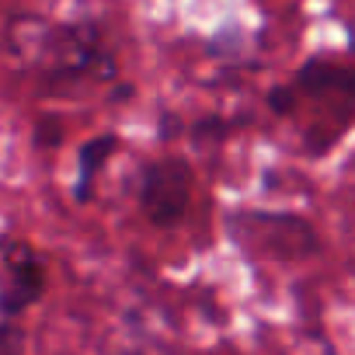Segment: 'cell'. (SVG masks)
I'll return each instance as SVG.
<instances>
[{
	"label": "cell",
	"instance_id": "9c48e42d",
	"mask_svg": "<svg viewBox=\"0 0 355 355\" xmlns=\"http://www.w3.org/2000/svg\"><path fill=\"white\" fill-rule=\"evenodd\" d=\"M0 355H25V327L18 317H4L0 324Z\"/></svg>",
	"mask_w": 355,
	"mask_h": 355
},
{
	"label": "cell",
	"instance_id": "6da1fadb",
	"mask_svg": "<svg viewBox=\"0 0 355 355\" xmlns=\"http://www.w3.org/2000/svg\"><path fill=\"white\" fill-rule=\"evenodd\" d=\"M119 77L115 49L108 46L98 21H63L49 25L39 39V80L46 91H63L77 80H112Z\"/></svg>",
	"mask_w": 355,
	"mask_h": 355
},
{
	"label": "cell",
	"instance_id": "8992f818",
	"mask_svg": "<svg viewBox=\"0 0 355 355\" xmlns=\"http://www.w3.org/2000/svg\"><path fill=\"white\" fill-rule=\"evenodd\" d=\"M119 150V132H98L91 139H84V146L77 150V178H73V202L87 206L94 199V185L98 174L105 171V164L112 160V153Z\"/></svg>",
	"mask_w": 355,
	"mask_h": 355
},
{
	"label": "cell",
	"instance_id": "52a82bcc",
	"mask_svg": "<svg viewBox=\"0 0 355 355\" xmlns=\"http://www.w3.org/2000/svg\"><path fill=\"white\" fill-rule=\"evenodd\" d=\"M300 91L293 87V84H279V87H268V94H265V105H268V112L272 115H293L296 108H300Z\"/></svg>",
	"mask_w": 355,
	"mask_h": 355
},
{
	"label": "cell",
	"instance_id": "ba28073f",
	"mask_svg": "<svg viewBox=\"0 0 355 355\" xmlns=\"http://www.w3.org/2000/svg\"><path fill=\"white\" fill-rule=\"evenodd\" d=\"M63 143V125L56 122V115H42L32 125V146L35 150H56Z\"/></svg>",
	"mask_w": 355,
	"mask_h": 355
},
{
	"label": "cell",
	"instance_id": "5b68a950",
	"mask_svg": "<svg viewBox=\"0 0 355 355\" xmlns=\"http://www.w3.org/2000/svg\"><path fill=\"white\" fill-rule=\"evenodd\" d=\"M303 101H334L355 119V70L327 56H310L289 80Z\"/></svg>",
	"mask_w": 355,
	"mask_h": 355
},
{
	"label": "cell",
	"instance_id": "8fae6325",
	"mask_svg": "<svg viewBox=\"0 0 355 355\" xmlns=\"http://www.w3.org/2000/svg\"><path fill=\"white\" fill-rule=\"evenodd\" d=\"M115 355H143V352H115Z\"/></svg>",
	"mask_w": 355,
	"mask_h": 355
},
{
	"label": "cell",
	"instance_id": "7a4b0ae2",
	"mask_svg": "<svg viewBox=\"0 0 355 355\" xmlns=\"http://www.w3.org/2000/svg\"><path fill=\"white\" fill-rule=\"evenodd\" d=\"M196 171L185 157H157L139 167L136 202L150 227H178L192 206Z\"/></svg>",
	"mask_w": 355,
	"mask_h": 355
},
{
	"label": "cell",
	"instance_id": "277c9868",
	"mask_svg": "<svg viewBox=\"0 0 355 355\" xmlns=\"http://www.w3.org/2000/svg\"><path fill=\"white\" fill-rule=\"evenodd\" d=\"M49 289V268L46 258L18 237L4 241V296H0V313L21 317L28 306H35Z\"/></svg>",
	"mask_w": 355,
	"mask_h": 355
},
{
	"label": "cell",
	"instance_id": "30bf717a",
	"mask_svg": "<svg viewBox=\"0 0 355 355\" xmlns=\"http://www.w3.org/2000/svg\"><path fill=\"white\" fill-rule=\"evenodd\" d=\"M234 125H237V122H227V119H202V122L192 125V132H196V136H206V132H213V136H227Z\"/></svg>",
	"mask_w": 355,
	"mask_h": 355
},
{
	"label": "cell",
	"instance_id": "3957f363",
	"mask_svg": "<svg viewBox=\"0 0 355 355\" xmlns=\"http://www.w3.org/2000/svg\"><path fill=\"white\" fill-rule=\"evenodd\" d=\"M230 234L237 244L254 251H265L272 258H306L320 251V237L313 230V223L306 216L296 213H265V209H251V213H230Z\"/></svg>",
	"mask_w": 355,
	"mask_h": 355
}]
</instances>
